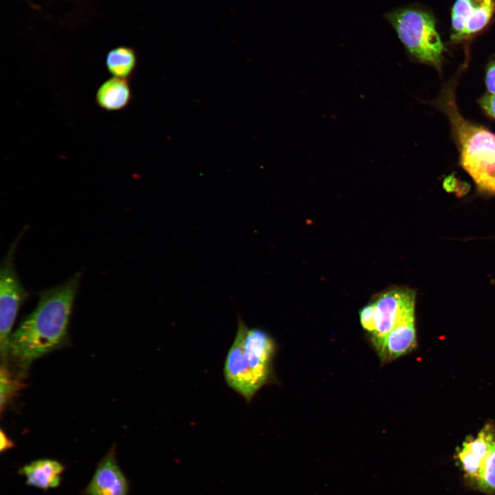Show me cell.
<instances>
[{"instance_id": "obj_15", "label": "cell", "mask_w": 495, "mask_h": 495, "mask_svg": "<svg viewBox=\"0 0 495 495\" xmlns=\"http://www.w3.org/2000/svg\"><path fill=\"white\" fill-rule=\"evenodd\" d=\"M474 486L483 492H495V439L481 464Z\"/></svg>"}, {"instance_id": "obj_19", "label": "cell", "mask_w": 495, "mask_h": 495, "mask_svg": "<svg viewBox=\"0 0 495 495\" xmlns=\"http://www.w3.org/2000/svg\"><path fill=\"white\" fill-rule=\"evenodd\" d=\"M14 446L13 442L10 439L7 434L1 430V443H0V451L3 452L4 451L10 449Z\"/></svg>"}, {"instance_id": "obj_8", "label": "cell", "mask_w": 495, "mask_h": 495, "mask_svg": "<svg viewBox=\"0 0 495 495\" xmlns=\"http://www.w3.org/2000/svg\"><path fill=\"white\" fill-rule=\"evenodd\" d=\"M495 439V429L486 425L476 438L468 439L456 458L468 481L474 485L481 464Z\"/></svg>"}, {"instance_id": "obj_4", "label": "cell", "mask_w": 495, "mask_h": 495, "mask_svg": "<svg viewBox=\"0 0 495 495\" xmlns=\"http://www.w3.org/2000/svg\"><path fill=\"white\" fill-rule=\"evenodd\" d=\"M407 52L416 60L439 67L444 45L432 13L419 4L393 8L384 14Z\"/></svg>"}, {"instance_id": "obj_1", "label": "cell", "mask_w": 495, "mask_h": 495, "mask_svg": "<svg viewBox=\"0 0 495 495\" xmlns=\"http://www.w3.org/2000/svg\"><path fill=\"white\" fill-rule=\"evenodd\" d=\"M81 277V272H77L63 283L41 292L34 309L11 333L7 360L10 358L21 373L36 360L66 345Z\"/></svg>"}, {"instance_id": "obj_5", "label": "cell", "mask_w": 495, "mask_h": 495, "mask_svg": "<svg viewBox=\"0 0 495 495\" xmlns=\"http://www.w3.org/2000/svg\"><path fill=\"white\" fill-rule=\"evenodd\" d=\"M21 236L12 243L3 258L0 270V352L8 359L11 331L18 312L29 294L20 280L14 265V255Z\"/></svg>"}, {"instance_id": "obj_11", "label": "cell", "mask_w": 495, "mask_h": 495, "mask_svg": "<svg viewBox=\"0 0 495 495\" xmlns=\"http://www.w3.org/2000/svg\"><path fill=\"white\" fill-rule=\"evenodd\" d=\"M95 98L98 107L105 111H117L124 109L132 98L128 80L113 76L108 78L99 86Z\"/></svg>"}, {"instance_id": "obj_7", "label": "cell", "mask_w": 495, "mask_h": 495, "mask_svg": "<svg viewBox=\"0 0 495 495\" xmlns=\"http://www.w3.org/2000/svg\"><path fill=\"white\" fill-rule=\"evenodd\" d=\"M129 490L128 480L118 464L113 446L98 463L82 494L128 495Z\"/></svg>"}, {"instance_id": "obj_16", "label": "cell", "mask_w": 495, "mask_h": 495, "mask_svg": "<svg viewBox=\"0 0 495 495\" xmlns=\"http://www.w3.org/2000/svg\"><path fill=\"white\" fill-rule=\"evenodd\" d=\"M360 321L362 328L370 335L373 333L375 329L373 320V306L371 302L363 307L360 311Z\"/></svg>"}, {"instance_id": "obj_17", "label": "cell", "mask_w": 495, "mask_h": 495, "mask_svg": "<svg viewBox=\"0 0 495 495\" xmlns=\"http://www.w3.org/2000/svg\"><path fill=\"white\" fill-rule=\"evenodd\" d=\"M480 104L490 117L495 119V94H487L480 99Z\"/></svg>"}, {"instance_id": "obj_13", "label": "cell", "mask_w": 495, "mask_h": 495, "mask_svg": "<svg viewBox=\"0 0 495 495\" xmlns=\"http://www.w3.org/2000/svg\"><path fill=\"white\" fill-rule=\"evenodd\" d=\"M488 0H456L451 10V37L461 40L467 20L473 11Z\"/></svg>"}, {"instance_id": "obj_18", "label": "cell", "mask_w": 495, "mask_h": 495, "mask_svg": "<svg viewBox=\"0 0 495 495\" xmlns=\"http://www.w3.org/2000/svg\"><path fill=\"white\" fill-rule=\"evenodd\" d=\"M485 83L488 91L495 94V61L488 66L485 77Z\"/></svg>"}, {"instance_id": "obj_12", "label": "cell", "mask_w": 495, "mask_h": 495, "mask_svg": "<svg viewBox=\"0 0 495 495\" xmlns=\"http://www.w3.org/2000/svg\"><path fill=\"white\" fill-rule=\"evenodd\" d=\"M105 65L112 76L128 80L135 70L136 54L133 49L126 46L116 47L107 53Z\"/></svg>"}, {"instance_id": "obj_3", "label": "cell", "mask_w": 495, "mask_h": 495, "mask_svg": "<svg viewBox=\"0 0 495 495\" xmlns=\"http://www.w3.org/2000/svg\"><path fill=\"white\" fill-rule=\"evenodd\" d=\"M440 104L456 138L461 166L480 192L495 195V135L461 116L450 89L443 94Z\"/></svg>"}, {"instance_id": "obj_10", "label": "cell", "mask_w": 495, "mask_h": 495, "mask_svg": "<svg viewBox=\"0 0 495 495\" xmlns=\"http://www.w3.org/2000/svg\"><path fill=\"white\" fill-rule=\"evenodd\" d=\"M65 467L52 459H39L21 467L19 474L25 477V484L43 490L58 487Z\"/></svg>"}, {"instance_id": "obj_6", "label": "cell", "mask_w": 495, "mask_h": 495, "mask_svg": "<svg viewBox=\"0 0 495 495\" xmlns=\"http://www.w3.org/2000/svg\"><path fill=\"white\" fill-rule=\"evenodd\" d=\"M375 329L370 336L374 346L402 323L415 318V292L395 287L378 294L371 302Z\"/></svg>"}, {"instance_id": "obj_9", "label": "cell", "mask_w": 495, "mask_h": 495, "mask_svg": "<svg viewBox=\"0 0 495 495\" xmlns=\"http://www.w3.org/2000/svg\"><path fill=\"white\" fill-rule=\"evenodd\" d=\"M417 344L415 318L390 331L374 348L381 363H388L411 351Z\"/></svg>"}, {"instance_id": "obj_14", "label": "cell", "mask_w": 495, "mask_h": 495, "mask_svg": "<svg viewBox=\"0 0 495 495\" xmlns=\"http://www.w3.org/2000/svg\"><path fill=\"white\" fill-rule=\"evenodd\" d=\"M22 374H16L11 371L8 360H1V371H0V397H1V412L23 387L21 382Z\"/></svg>"}, {"instance_id": "obj_2", "label": "cell", "mask_w": 495, "mask_h": 495, "mask_svg": "<svg viewBox=\"0 0 495 495\" xmlns=\"http://www.w3.org/2000/svg\"><path fill=\"white\" fill-rule=\"evenodd\" d=\"M274 352V342L265 331L249 329L239 318L236 334L224 364L228 385L250 402L269 382Z\"/></svg>"}]
</instances>
